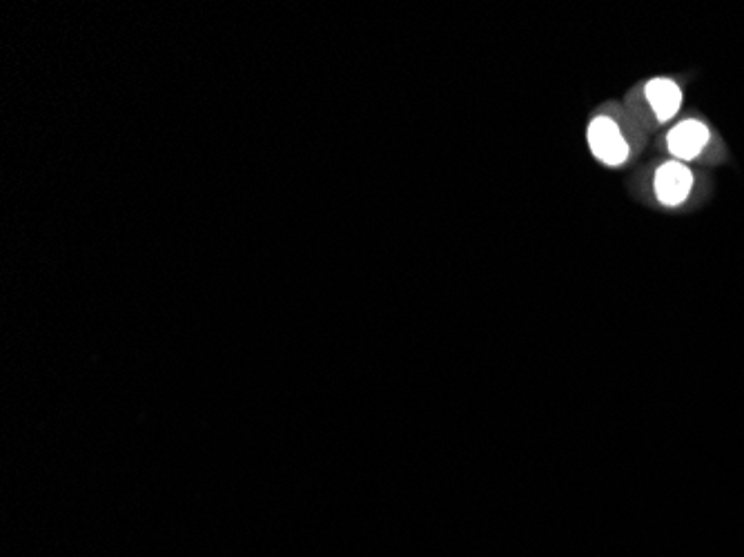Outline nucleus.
Listing matches in <instances>:
<instances>
[{
	"label": "nucleus",
	"instance_id": "obj_2",
	"mask_svg": "<svg viewBox=\"0 0 744 557\" xmlns=\"http://www.w3.org/2000/svg\"><path fill=\"white\" fill-rule=\"evenodd\" d=\"M653 190L660 203L675 208V205L689 199V194L693 190V172L680 161L662 163L658 172H655Z\"/></svg>",
	"mask_w": 744,
	"mask_h": 557
},
{
	"label": "nucleus",
	"instance_id": "obj_3",
	"mask_svg": "<svg viewBox=\"0 0 744 557\" xmlns=\"http://www.w3.org/2000/svg\"><path fill=\"white\" fill-rule=\"evenodd\" d=\"M711 141L709 127L702 121L687 119L673 127L667 136V148L675 161H691L695 156H700L702 150L707 148Z\"/></svg>",
	"mask_w": 744,
	"mask_h": 557
},
{
	"label": "nucleus",
	"instance_id": "obj_1",
	"mask_svg": "<svg viewBox=\"0 0 744 557\" xmlns=\"http://www.w3.org/2000/svg\"><path fill=\"white\" fill-rule=\"evenodd\" d=\"M589 148L597 161L611 168H618L629 159V143H626L620 125L609 116H597L589 125Z\"/></svg>",
	"mask_w": 744,
	"mask_h": 557
},
{
	"label": "nucleus",
	"instance_id": "obj_4",
	"mask_svg": "<svg viewBox=\"0 0 744 557\" xmlns=\"http://www.w3.org/2000/svg\"><path fill=\"white\" fill-rule=\"evenodd\" d=\"M644 94L655 114V119L660 123L671 121L682 105L680 85L673 83L671 78H653V81L646 83Z\"/></svg>",
	"mask_w": 744,
	"mask_h": 557
}]
</instances>
